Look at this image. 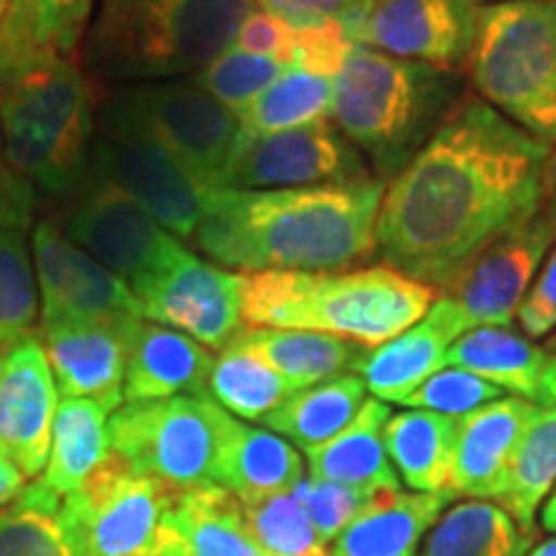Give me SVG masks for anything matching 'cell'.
Masks as SVG:
<instances>
[{"label": "cell", "mask_w": 556, "mask_h": 556, "mask_svg": "<svg viewBox=\"0 0 556 556\" xmlns=\"http://www.w3.org/2000/svg\"><path fill=\"white\" fill-rule=\"evenodd\" d=\"M552 144L477 96L389 180L377 217L384 266L443 289L475 255L539 212Z\"/></svg>", "instance_id": "cell-1"}, {"label": "cell", "mask_w": 556, "mask_h": 556, "mask_svg": "<svg viewBox=\"0 0 556 556\" xmlns=\"http://www.w3.org/2000/svg\"><path fill=\"white\" fill-rule=\"evenodd\" d=\"M384 180L302 189H212L193 242L222 268L343 270L377 253Z\"/></svg>", "instance_id": "cell-2"}, {"label": "cell", "mask_w": 556, "mask_h": 556, "mask_svg": "<svg viewBox=\"0 0 556 556\" xmlns=\"http://www.w3.org/2000/svg\"><path fill=\"white\" fill-rule=\"evenodd\" d=\"M438 291L392 266L240 274L250 328L312 330L377 348L426 317Z\"/></svg>", "instance_id": "cell-3"}, {"label": "cell", "mask_w": 556, "mask_h": 556, "mask_svg": "<svg viewBox=\"0 0 556 556\" xmlns=\"http://www.w3.org/2000/svg\"><path fill=\"white\" fill-rule=\"evenodd\" d=\"M456 73L356 45L332 78L330 122L394 178L456 106Z\"/></svg>", "instance_id": "cell-4"}, {"label": "cell", "mask_w": 556, "mask_h": 556, "mask_svg": "<svg viewBox=\"0 0 556 556\" xmlns=\"http://www.w3.org/2000/svg\"><path fill=\"white\" fill-rule=\"evenodd\" d=\"M255 0H99L86 60L109 80L197 75L232 47Z\"/></svg>", "instance_id": "cell-5"}, {"label": "cell", "mask_w": 556, "mask_h": 556, "mask_svg": "<svg viewBox=\"0 0 556 556\" xmlns=\"http://www.w3.org/2000/svg\"><path fill=\"white\" fill-rule=\"evenodd\" d=\"M93 135V93L75 60L37 62L0 80V142L34 189H78Z\"/></svg>", "instance_id": "cell-6"}, {"label": "cell", "mask_w": 556, "mask_h": 556, "mask_svg": "<svg viewBox=\"0 0 556 556\" xmlns=\"http://www.w3.org/2000/svg\"><path fill=\"white\" fill-rule=\"evenodd\" d=\"M467 70L482 101L556 142V0L482 5Z\"/></svg>", "instance_id": "cell-7"}, {"label": "cell", "mask_w": 556, "mask_h": 556, "mask_svg": "<svg viewBox=\"0 0 556 556\" xmlns=\"http://www.w3.org/2000/svg\"><path fill=\"white\" fill-rule=\"evenodd\" d=\"M235 417L212 397L127 402L111 415V451L173 492L219 486V462Z\"/></svg>", "instance_id": "cell-8"}, {"label": "cell", "mask_w": 556, "mask_h": 556, "mask_svg": "<svg viewBox=\"0 0 556 556\" xmlns=\"http://www.w3.org/2000/svg\"><path fill=\"white\" fill-rule=\"evenodd\" d=\"M88 173L119 186L178 238L193 240L212 193L170 155L122 93L96 124Z\"/></svg>", "instance_id": "cell-9"}, {"label": "cell", "mask_w": 556, "mask_h": 556, "mask_svg": "<svg viewBox=\"0 0 556 556\" xmlns=\"http://www.w3.org/2000/svg\"><path fill=\"white\" fill-rule=\"evenodd\" d=\"M176 492L111 451L78 490L60 500L58 523L75 556H142L155 544Z\"/></svg>", "instance_id": "cell-10"}, {"label": "cell", "mask_w": 556, "mask_h": 556, "mask_svg": "<svg viewBox=\"0 0 556 556\" xmlns=\"http://www.w3.org/2000/svg\"><path fill=\"white\" fill-rule=\"evenodd\" d=\"M65 217V235L127 287L142 291L184 253L144 206L111 180L88 173Z\"/></svg>", "instance_id": "cell-11"}, {"label": "cell", "mask_w": 556, "mask_h": 556, "mask_svg": "<svg viewBox=\"0 0 556 556\" xmlns=\"http://www.w3.org/2000/svg\"><path fill=\"white\" fill-rule=\"evenodd\" d=\"M170 155L206 189H225L245 142L240 116L193 83H152L122 93Z\"/></svg>", "instance_id": "cell-12"}, {"label": "cell", "mask_w": 556, "mask_h": 556, "mask_svg": "<svg viewBox=\"0 0 556 556\" xmlns=\"http://www.w3.org/2000/svg\"><path fill=\"white\" fill-rule=\"evenodd\" d=\"M31 245L41 296L39 330L93 323L131 325L144 319L135 291L52 222L34 227Z\"/></svg>", "instance_id": "cell-13"}, {"label": "cell", "mask_w": 556, "mask_h": 556, "mask_svg": "<svg viewBox=\"0 0 556 556\" xmlns=\"http://www.w3.org/2000/svg\"><path fill=\"white\" fill-rule=\"evenodd\" d=\"M477 18L471 0H368L343 26L356 45L458 73L469 62Z\"/></svg>", "instance_id": "cell-14"}, {"label": "cell", "mask_w": 556, "mask_h": 556, "mask_svg": "<svg viewBox=\"0 0 556 556\" xmlns=\"http://www.w3.org/2000/svg\"><path fill=\"white\" fill-rule=\"evenodd\" d=\"M248 131V129H245ZM371 168L330 122L312 127L250 135L227 173L225 189L276 191L371 178Z\"/></svg>", "instance_id": "cell-15"}, {"label": "cell", "mask_w": 556, "mask_h": 556, "mask_svg": "<svg viewBox=\"0 0 556 556\" xmlns=\"http://www.w3.org/2000/svg\"><path fill=\"white\" fill-rule=\"evenodd\" d=\"M554 242L556 229L536 212L492 240L438 294L464 312L471 330L510 328Z\"/></svg>", "instance_id": "cell-16"}, {"label": "cell", "mask_w": 556, "mask_h": 556, "mask_svg": "<svg viewBox=\"0 0 556 556\" xmlns=\"http://www.w3.org/2000/svg\"><path fill=\"white\" fill-rule=\"evenodd\" d=\"M135 296L144 319L186 332L214 351H225L245 328L240 307V274L201 261L191 250H184L155 281Z\"/></svg>", "instance_id": "cell-17"}, {"label": "cell", "mask_w": 556, "mask_h": 556, "mask_svg": "<svg viewBox=\"0 0 556 556\" xmlns=\"http://www.w3.org/2000/svg\"><path fill=\"white\" fill-rule=\"evenodd\" d=\"M58 405V384L39 336L0 356V454L26 479L47 467Z\"/></svg>", "instance_id": "cell-18"}, {"label": "cell", "mask_w": 556, "mask_h": 556, "mask_svg": "<svg viewBox=\"0 0 556 556\" xmlns=\"http://www.w3.org/2000/svg\"><path fill=\"white\" fill-rule=\"evenodd\" d=\"M469 330L471 325L464 312L451 299L438 294L426 317L417 319L413 328L368 348L356 374L374 397L400 405L428 377L446 368L448 348Z\"/></svg>", "instance_id": "cell-19"}, {"label": "cell", "mask_w": 556, "mask_h": 556, "mask_svg": "<svg viewBox=\"0 0 556 556\" xmlns=\"http://www.w3.org/2000/svg\"><path fill=\"white\" fill-rule=\"evenodd\" d=\"M139 323V319H137ZM131 325H60L39 330L54 384L65 397L93 400L114 415L124 402Z\"/></svg>", "instance_id": "cell-20"}, {"label": "cell", "mask_w": 556, "mask_h": 556, "mask_svg": "<svg viewBox=\"0 0 556 556\" xmlns=\"http://www.w3.org/2000/svg\"><path fill=\"white\" fill-rule=\"evenodd\" d=\"M536 409L539 405L528 400L500 397L456 417L454 497L500 500L513 456Z\"/></svg>", "instance_id": "cell-21"}, {"label": "cell", "mask_w": 556, "mask_h": 556, "mask_svg": "<svg viewBox=\"0 0 556 556\" xmlns=\"http://www.w3.org/2000/svg\"><path fill=\"white\" fill-rule=\"evenodd\" d=\"M214 356L186 332L139 319L129 332L124 402H157L193 394L206 397Z\"/></svg>", "instance_id": "cell-22"}, {"label": "cell", "mask_w": 556, "mask_h": 556, "mask_svg": "<svg viewBox=\"0 0 556 556\" xmlns=\"http://www.w3.org/2000/svg\"><path fill=\"white\" fill-rule=\"evenodd\" d=\"M446 366L513 392L539 407H556V353L507 328H475L448 348Z\"/></svg>", "instance_id": "cell-23"}, {"label": "cell", "mask_w": 556, "mask_h": 556, "mask_svg": "<svg viewBox=\"0 0 556 556\" xmlns=\"http://www.w3.org/2000/svg\"><path fill=\"white\" fill-rule=\"evenodd\" d=\"M96 0H9L0 21V80L50 60H75Z\"/></svg>", "instance_id": "cell-24"}, {"label": "cell", "mask_w": 556, "mask_h": 556, "mask_svg": "<svg viewBox=\"0 0 556 556\" xmlns=\"http://www.w3.org/2000/svg\"><path fill=\"white\" fill-rule=\"evenodd\" d=\"M451 500V492H379L332 541L330 556H417Z\"/></svg>", "instance_id": "cell-25"}, {"label": "cell", "mask_w": 556, "mask_h": 556, "mask_svg": "<svg viewBox=\"0 0 556 556\" xmlns=\"http://www.w3.org/2000/svg\"><path fill=\"white\" fill-rule=\"evenodd\" d=\"M392 417L387 402L366 400L345 430L307 451L309 477L368 492H400V475L387 456L384 428Z\"/></svg>", "instance_id": "cell-26"}, {"label": "cell", "mask_w": 556, "mask_h": 556, "mask_svg": "<svg viewBox=\"0 0 556 556\" xmlns=\"http://www.w3.org/2000/svg\"><path fill=\"white\" fill-rule=\"evenodd\" d=\"M232 343L266 361L296 392L340 374H353L368 351L325 332L281 328H242Z\"/></svg>", "instance_id": "cell-27"}, {"label": "cell", "mask_w": 556, "mask_h": 556, "mask_svg": "<svg viewBox=\"0 0 556 556\" xmlns=\"http://www.w3.org/2000/svg\"><path fill=\"white\" fill-rule=\"evenodd\" d=\"M302 479L304 462L287 438L274 430L250 428L235 417L222 451L219 486L248 503L291 492Z\"/></svg>", "instance_id": "cell-28"}, {"label": "cell", "mask_w": 556, "mask_h": 556, "mask_svg": "<svg viewBox=\"0 0 556 556\" xmlns=\"http://www.w3.org/2000/svg\"><path fill=\"white\" fill-rule=\"evenodd\" d=\"M454 441L456 417L430 409L394 413L384 428L389 462L413 492H451Z\"/></svg>", "instance_id": "cell-29"}, {"label": "cell", "mask_w": 556, "mask_h": 556, "mask_svg": "<svg viewBox=\"0 0 556 556\" xmlns=\"http://www.w3.org/2000/svg\"><path fill=\"white\" fill-rule=\"evenodd\" d=\"M111 454L109 413L93 400L65 397L52 422V448L41 479V490L52 497L75 492Z\"/></svg>", "instance_id": "cell-30"}, {"label": "cell", "mask_w": 556, "mask_h": 556, "mask_svg": "<svg viewBox=\"0 0 556 556\" xmlns=\"http://www.w3.org/2000/svg\"><path fill=\"white\" fill-rule=\"evenodd\" d=\"M366 392L358 374H340L315 387L299 389L263 422L294 446L312 451L351 426L366 405Z\"/></svg>", "instance_id": "cell-31"}, {"label": "cell", "mask_w": 556, "mask_h": 556, "mask_svg": "<svg viewBox=\"0 0 556 556\" xmlns=\"http://www.w3.org/2000/svg\"><path fill=\"white\" fill-rule=\"evenodd\" d=\"M165 523L186 539L193 556H266L250 536L242 503L225 486L176 492Z\"/></svg>", "instance_id": "cell-32"}, {"label": "cell", "mask_w": 556, "mask_h": 556, "mask_svg": "<svg viewBox=\"0 0 556 556\" xmlns=\"http://www.w3.org/2000/svg\"><path fill=\"white\" fill-rule=\"evenodd\" d=\"M531 546L533 533H526L503 507L469 500L438 518L417 556H528Z\"/></svg>", "instance_id": "cell-33"}, {"label": "cell", "mask_w": 556, "mask_h": 556, "mask_svg": "<svg viewBox=\"0 0 556 556\" xmlns=\"http://www.w3.org/2000/svg\"><path fill=\"white\" fill-rule=\"evenodd\" d=\"M556 486V407H539L520 438L500 507L526 533H533L536 510Z\"/></svg>", "instance_id": "cell-34"}, {"label": "cell", "mask_w": 556, "mask_h": 556, "mask_svg": "<svg viewBox=\"0 0 556 556\" xmlns=\"http://www.w3.org/2000/svg\"><path fill=\"white\" fill-rule=\"evenodd\" d=\"M294 392L296 389L266 361L235 343L219 351L206 379V397L242 420L263 422Z\"/></svg>", "instance_id": "cell-35"}, {"label": "cell", "mask_w": 556, "mask_h": 556, "mask_svg": "<svg viewBox=\"0 0 556 556\" xmlns=\"http://www.w3.org/2000/svg\"><path fill=\"white\" fill-rule=\"evenodd\" d=\"M332 101V80L304 70L289 67L274 86L263 90L245 111L240 122L250 135H276V131L302 129L328 122Z\"/></svg>", "instance_id": "cell-36"}, {"label": "cell", "mask_w": 556, "mask_h": 556, "mask_svg": "<svg viewBox=\"0 0 556 556\" xmlns=\"http://www.w3.org/2000/svg\"><path fill=\"white\" fill-rule=\"evenodd\" d=\"M39 294L24 232H0V356L39 336Z\"/></svg>", "instance_id": "cell-37"}, {"label": "cell", "mask_w": 556, "mask_h": 556, "mask_svg": "<svg viewBox=\"0 0 556 556\" xmlns=\"http://www.w3.org/2000/svg\"><path fill=\"white\" fill-rule=\"evenodd\" d=\"M242 516L250 536L266 556H330L294 492L248 500L242 503Z\"/></svg>", "instance_id": "cell-38"}, {"label": "cell", "mask_w": 556, "mask_h": 556, "mask_svg": "<svg viewBox=\"0 0 556 556\" xmlns=\"http://www.w3.org/2000/svg\"><path fill=\"white\" fill-rule=\"evenodd\" d=\"M60 500L39 482L24 486L13 503L0 510V556H75L58 523Z\"/></svg>", "instance_id": "cell-39"}, {"label": "cell", "mask_w": 556, "mask_h": 556, "mask_svg": "<svg viewBox=\"0 0 556 556\" xmlns=\"http://www.w3.org/2000/svg\"><path fill=\"white\" fill-rule=\"evenodd\" d=\"M291 65L270 58H258V54H248L242 50L229 47L201 67L197 75H191L193 86L206 90L212 99L225 103L235 114L245 111L263 90L274 86V83L287 73Z\"/></svg>", "instance_id": "cell-40"}, {"label": "cell", "mask_w": 556, "mask_h": 556, "mask_svg": "<svg viewBox=\"0 0 556 556\" xmlns=\"http://www.w3.org/2000/svg\"><path fill=\"white\" fill-rule=\"evenodd\" d=\"M500 397H505L500 387L475 377V374L462 371V368L446 366L422 381L400 405H405L407 409H430V413L438 415L462 417Z\"/></svg>", "instance_id": "cell-41"}, {"label": "cell", "mask_w": 556, "mask_h": 556, "mask_svg": "<svg viewBox=\"0 0 556 556\" xmlns=\"http://www.w3.org/2000/svg\"><path fill=\"white\" fill-rule=\"evenodd\" d=\"M291 492L304 505L312 526L317 528L325 544L336 541L379 495V492L356 490V486L325 482V479L315 477H304Z\"/></svg>", "instance_id": "cell-42"}, {"label": "cell", "mask_w": 556, "mask_h": 556, "mask_svg": "<svg viewBox=\"0 0 556 556\" xmlns=\"http://www.w3.org/2000/svg\"><path fill=\"white\" fill-rule=\"evenodd\" d=\"M353 47H356V41L351 39L343 21H319V24L296 26V50L291 67L332 80L343 70Z\"/></svg>", "instance_id": "cell-43"}, {"label": "cell", "mask_w": 556, "mask_h": 556, "mask_svg": "<svg viewBox=\"0 0 556 556\" xmlns=\"http://www.w3.org/2000/svg\"><path fill=\"white\" fill-rule=\"evenodd\" d=\"M232 47L248 54H258V58H270L291 65L296 50V26L274 16V13L255 9L242 21Z\"/></svg>", "instance_id": "cell-44"}, {"label": "cell", "mask_w": 556, "mask_h": 556, "mask_svg": "<svg viewBox=\"0 0 556 556\" xmlns=\"http://www.w3.org/2000/svg\"><path fill=\"white\" fill-rule=\"evenodd\" d=\"M516 319L528 338H546L556 330V248L541 263L536 281L520 302Z\"/></svg>", "instance_id": "cell-45"}, {"label": "cell", "mask_w": 556, "mask_h": 556, "mask_svg": "<svg viewBox=\"0 0 556 556\" xmlns=\"http://www.w3.org/2000/svg\"><path fill=\"white\" fill-rule=\"evenodd\" d=\"M37 189L13 168L0 142V232H24L31 225Z\"/></svg>", "instance_id": "cell-46"}, {"label": "cell", "mask_w": 556, "mask_h": 556, "mask_svg": "<svg viewBox=\"0 0 556 556\" xmlns=\"http://www.w3.org/2000/svg\"><path fill=\"white\" fill-rule=\"evenodd\" d=\"M366 3L368 0H255L261 11L289 21L291 26L345 21L364 9Z\"/></svg>", "instance_id": "cell-47"}, {"label": "cell", "mask_w": 556, "mask_h": 556, "mask_svg": "<svg viewBox=\"0 0 556 556\" xmlns=\"http://www.w3.org/2000/svg\"><path fill=\"white\" fill-rule=\"evenodd\" d=\"M539 214L556 229V148L548 152V160H546L544 184H541Z\"/></svg>", "instance_id": "cell-48"}, {"label": "cell", "mask_w": 556, "mask_h": 556, "mask_svg": "<svg viewBox=\"0 0 556 556\" xmlns=\"http://www.w3.org/2000/svg\"><path fill=\"white\" fill-rule=\"evenodd\" d=\"M26 486V477L0 454V510H5Z\"/></svg>", "instance_id": "cell-49"}, {"label": "cell", "mask_w": 556, "mask_h": 556, "mask_svg": "<svg viewBox=\"0 0 556 556\" xmlns=\"http://www.w3.org/2000/svg\"><path fill=\"white\" fill-rule=\"evenodd\" d=\"M142 556H193V554H191L189 544H186V539L180 536L176 528L165 523L163 531L157 533L155 544H152L150 552Z\"/></svg>", "instance_id": "cell-50"}, {"label": "cell", "mask_w": 556, "mask_h": 556, "mask_svg": "<svg viewBox=\"0 0 556 556\" xmlns=\"http://www.w3.org/2000/svg\"><path fill=\"white\" fill-rule=\"evenodd\" d=\"M541 526H544L546 531L556 533V486L552 490V495H548L544 510H541Z\"/></svg>", "instance_id": "cell-51"}, {"label": "cell", "mask_w": 556, "mask_h": 556, "mask_svg": "<svg viewBox=\"0 0 556 556\" xmlns=\"http://www.w3.org/2000/svg\"><path fill=\"white\" fill-rule=\"evenodd\" d=\"M528 556H556V539H548L544 544H539L536 548H531Z\"/></svg>", "instance_id": "cell-52"}, {"label": "cell", "mask_w": 556, "mask_h": 556, "mask_svg": "<svg viewBox=\"0 0 556 556\" xmlns=\"http://www.w3.org/2000/svg\"><path fill=\"white\" fill-rule=\"evenodd\" d=\"M546 351H552V353H556V330H554V336L548 338V343H546Z\"/></svg>", "instance_id": "cell-53"}, {"label": "cell", "mask_w": 556, "mask_h": 556, "mask_svg": "<svg viewBox=\"0 0 556 556\" xmlns=\"http://www.w3.org/2000/svg\"><path fill=\"white\" fill-rule=\"evenodd\" d=\"M5 9H9V0H0V21L5 16Z\"/></svg>", "instance_id": "cell-54"}, {"label": "cell", "mask_w": 556, "mask_h": 556, "mask_svg": "<svg viewBox=\"0 0 556 556\" xmlns=\"http://www.w3.org/2000/svg\"><path fill=\"white\" fill-rule=\"evenodd\" d=\"M471 3H479V0H471ZM490 3H505V0H490Z\"/></svg>", "instance_id": "cell-55"}]
</instances>
